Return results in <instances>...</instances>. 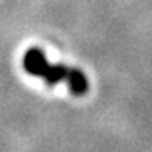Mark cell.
I'll return each instance as SVG.
<instances>
[{
	"label": "cell",
	"mask_w": 152,
	"mask_h": 152,
	"mask_svg": "<svg viewBox=\"0 0 152 152\" xmlns=\"http://www.w3.org/2000/svg\"><path fill=\"white\" fill-rule=\"evenodd\" d=\"M23 68L30 75L44 79L47 86H54L58 82H66L70 91L77 96L88 91V79L79 68H70L65 65H51L46 60V54L37 47H31L25 53Z\"/></svg>",
	"instance_id": "obj_1"
}]
</instances>
